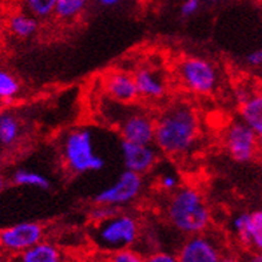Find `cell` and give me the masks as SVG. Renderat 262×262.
<instances>
[{
    "mask_svg": "<svg viewBox=\"0 0 262 262\" xmlns=\"http://www.w3.org/2000/svg\"><path fill=\"white\" fill-rule=\"evenodd\" d=\"M201 118L186 100H174L156 115L154 145L170 158H185L201 139Z\"/></svg>",
    "mask_w": 262,
    "mask_h": 262,
    "instance_id": "6da1fadb",
    "label": "cell"
},
{
    "mask_svg": "<svg viewBox=\"0 0 262 262\" xmlns=\"http://www.w3.org/2000/svg\"><path fill=\"white\" fill-rule=\"evenodd\" d=\"M169 224L183 235L204 233L211 225V210L204 193L194 186H180L165 205Z\"/></svg>",
    "mask_w": 262,
    "mask_h": 262,
    "instance_id": "7a4b0ae2",
    "label": "cell"
},
{
    "mask_svg": "<svg viewBox=\"0 0 262 262\" xmlns=\"http://www.w3.org/2000/svg\"><path fill=\"white\" fill-rule=\"evenodd\" d=\"M59 156L70 174L80 176L104 169L106 161L97 152L94 134L90 128L69 130L59 142Z\"/></svg>",
    "mask_w": 262,
    "mask_h": 262,
    "instance_id": "3957f363",
    "label": "cell"
},
{
    "mask_svg": "<svg viewBox=\"0 0 262 262\" xmlns=\"http://www.w3.org/2000/svg\"><path fill=\"white\" fill-rule=\"evenodd\" d=\"M141 237V224L130 213L119 210L103 221L93 222L90 238L99 252L111 253L133 248Z\"/></svg>",
    "mask_w": 262,
    "mask_h": 262,
    "instance_id": "277c9868",
    "label": "cell"
},
{
    "mask_svg": "<svg viewBox=\"0 0 262 262\" xmlns=\"http://www.w3.org/2000/svg\"><path fill=\"white\" fill-rule=\"evenodd\" d=\"M176 76L181 86L198 97L215 93L220 84V73L211 60L201 56H185L176 64Z\"/></svg>",
    "mask_w": 262,
    "mask_h": 262,
    "instance_id": "5b68a950",
    "label": "cell"
},
{
    "mask_svg": "<svg viewBox=\"0 0 262 262\" xmlns=\"http://www.w3.org/2000/svg\"><path fill=\"white\" fill-rule=\"evenodd\" d=\"M143 177L138 172L126 169L110 186L104 187L94 196V204L108 205L121 209L138 200L143 191Z\"/></svg>",
    "mask_w": 262,
    "mask_h": 262,
    "instance_id": "8992f818",
    "label": "cell"
},
{
    "mask_svg": "<svg viewBox=\"0 0 262 262\" xmlns=\"http://www.w3.org/2000/svg\"><path fill=\"white\" fill-rule=\"evenodd\" d=\"M224 145L237 162H249L259 152V137L239 119L229 123L224 133Z\"/></svg>",
    "mask_w": 262,
    "mask_h": 262,
    "instance_id": "52a82bcc",
    "label": "cell"
},
{
    "mask_svg": "<svg viewBox=\"0 0 262 262\" xmlns=\"http://www.w3.org/2000/svg\"><path fill=\"white\" fill-rule=\"evenodd\" d=\"M45 238V228L39 222H20L0 230V250L19 255Z\"/></svg>",
    "mask_w": 262,
    "mask_h": 262,
    "instance_id": "ba28073f",
    "label": "cell"
},
{
    "mask_svg": "<svg viewBox=\"0 0 262 262\" xmlns=\"http://www.w3.org/2000/svg\"><path fill=\"white\" fill-rule=\"evenodd\" d=\"M118 133L122 141L134 143H154L156 115L145 110L126 111L117 121Z\"/></svg>",
    "mask_w": 262,
    "mask_h": 262,
    "instance_id": "9c48e42d",
    "label": "cell"
},
{
    "mask_svg": "<svg viewBox=\"0 0 262 262\" xmlns=\"http://www.w3.org/2000/svg\"><path fill=\"white\" fill-rule=\"evenodd\" d=\"M177 255L180 262H220L224 258L217 241L206 231L189 235Z\"/></svg>",
    "mask_w": 262,
    "mask_h": 262,
    "instance_id": "30bf717a",
    "label": "cell"
},
{
    "mask_svg": "<svg viewBox=\"0 0 262 262\" xmlns=\"http://www.w3.org/2000/svg\"><path fill=\"white\" fill-rule=\"evenodd\" d=\"M121 152L124 167L141 176L151 171L159 158V150L154 143L143 145L122 141Z\"/></svg>",
    "mask_w": 262,
    "mask_h": 262,
    "instance_id": "8fae6325",
    "label": "cell"
},
{
    "mask_svg": "<svg viewBox=\"0 0 262 262\" xmlns=\"http://www.w3.org/2000/svg\"><path fill=\"white\" fill-rule=\"evenodd\" d=\"M231 230L245 248L262 252V210L238 214L231 221Z\"/></svg>",
    "mask_w": 262,
    "mask_h": 262,
    "instance_id": "7c38bea8",
    "label": "cell"
},
{
    "mask_svg": "<svg viewBox=\"0 0 262 262\" xmlns=\"http://www.w3.org/2000/svg\"><path fill=\"white\" fill-rule=\"evenodd\" d=\"M103 89L107 97L115 103L134 104L139 99V93L134 74L115 70L103 78Z\"/></svg>",
    "mask_w": 262,
    "mask_h": 262,
    "instance_id": "4fadbf2b",
    "label": "cell"
},
{
    "mask_svg": "<svg viewBox=\"0 0 262 262\" xmlns=\"http://www.w3.org/2000/svg\"><path fill=\"white\" fill-rule=\"evenodd\" d=\"M134 79L138 87L139 98L157 102L162 100L167 95V79L162 71H159L156 67H139L134 73Z\"/></svg>",
    "mask_w": 262,
    "mask_h": 262,
    "instance_id": "5bb4252c",
    "label": "cell"
},
{
    "mask_svg": "<svg viewBox=\"0 0 262 262\" xmlns=\"http://www.w3.org/2000/svg\"><path fill=\"white\" fill-rule=\"evenodd\" d=\"M7 28L15 38H32L39 30V19L28 11H15L8 16Z\"/></svg>",
    "mask_w": 262,
    "mask_h": 262,
    "instance_id": "9a60e30c",
    "label": "cell"
},
{
    "mask_svg": "<svg viewBox=\"0 0 262 262\" xmlns=\"http://www.w3.org/2000/svg\"><path fill=\"white\" fill-rule=\"evenodd\" d=\"M239 118L244 123L258 135L262 137V94L253 93L239 106Z\"/></svg>",
    "mask_w": 262,
    "mask_h": 262,
    "instance_id": "2e32d148",
    "label": "cell"
},
{
    "mask_svg": "<svg viewBox=\"0 0 262 262\" xmlns=\"http://www.w3.org/2000/svg\"><path fill=\"white\" fill-rule=\"evenodd\" d=\"M91 0H55L54 17L63 25L75 23L84 15Z\"/></svg>",
    "mask_w": 262,
    "mask_h": 262,
    "instance_id": "e0dca14e",
    "label": "cell"
},
{
    "mask_svg": "<svg viewBox=\"0 0 262 262\" xmlns=\"http://www.w3.org/2000/svg\"><path fill=\"white\" fill-rule=\"evenodd\" d=\"M19 258L21 262H62L63 254L55 244L41 239L36 245L21 253Z\"/></svg>",
    "mask_w": 262,
    "mask_h": 262,
    "instance_id": "ac0fdd59",
    "label": "cell"
},
{
    "mask_svg": "<svg viewBox=\"0 0 262 262\" xmlns=\"http://www.w3.org/2000/svg\"><path fill=\"white\" fill-rule=\"evenodd\" d=\"M21 137L20 119L11 111H0V145L11 147Z\"/></svg>",
    "mask_w": 262,
    "mask_h": 262,
    "instance_id": "d6986e66",
    "label": "cell"
},
{
    "mask_svg": "<svg viewBox=\"0 0 262 262\" xmlns=\"http://www.w3.org/2000/svg\"><path fill=\"white\" fill-rule=\"evenodd\" d=\"M12 182L16 186H27L34 189L49 190L51 187V182L47 177L34 170L28 169H17L12 174Z\"/></svg>",
    "mask_w": 262,
    "mask_h": 262,
    "instance_id": "ffe728a7",
    "label": "cell"
},
{
    "mask_svg": "<svg viewBox=\"0 0 262 262\" xmlns=\"http://www.w3.org/2000/svg\"><path fill=\"white\" fill-rule=\"evenodd\" d=\"M20 83L14 74L7 70L0 69V99L3 102H11L20 94Z\"/></svg>",
    "mask_w": 262,
    "mask_h": 262,
    "instance_id": "44dd1931",
    "label": "cell"
},
{
    "mask_svg": "<svg viewBox=\"0 0 262 262\" xmlns=\"http://www.w3.org/2000/svg\"><path fill=\"white\" fill-rule=\"evenodd\" d=\"M25 7L39 20H46L54 16L55 0H25Z\"/></svg>",
    "mask_w": 262,
    "mask_h": 262,
    "instance_id": "7402d4cb",
    "label": "cell"
},
{
    "mask_svg": "<svg viewBox=\"0 0 262 262\" xmlns=\"http://www.w3.org/2000/svg\"><path fill=\"white\" fill-rule=\"evenodd\" d=\"M159 190L163 193H172L176 191L181 185L180 176L174 171H163L158 176V181H157Z\"/></svg>",
    "mask_w": 262,
    "mask_h": 262,
    "instance_id": "603a6c76",
    "label": "cell"
},
{
    "mask_svg": "<svg viewBox=\"0 0 262 262\" xmlns=\"http://www.w3.org/2000/svg\"><path fill=\"white\" fill-rule=\"evenodd\" d=\"M111 262H142L143 257L133 248H126L108 254Z\"/></svg>",
    "mask_w": 262,
    "mask_h": 262,
    "instance_id": "cb8c5ba5",
    "label": "cell"
},
{
    "mask_svg": "<svg viewBox=\"0 0 262 262\" xmlns=\"http://www.w3.org/2000/svg\"><path fill=\"white\" fill-rule=\"evenodd\" d=\"M119 210H121V209H118V207H114V206L95 204V206L90 210V220L91 222L103 221V220H106V218L114 215V214L118 213Z\"/></svg>",
    "mask_w": 262,
    "mask_h": 262,
    "instance_id": "d4e9b609",
    "label": "cell"
},
{
    "mask_svg": "<svg viewBox=\"0 0 262 262\" xmlns=\"http://www.w3.org/2000/svg\"><path fill=\"white\" fill-rule=\"evenodd\" d=\"M201 7V0H183L181 4L180 12L183 17H190L195 15Z\"/></svg>",
    "mask_w": 262,
    "mask_h": 262,
    "instance_id": "484cf974",
    "label": "cell"
},
{
    "mask_svg": "<svg viewBox=\"0 0 262 262\" xmlns=\"http://www.w3.org/2000/svg\"><path fill=\"white\" fill-rule=\"evenodd\" d=\"M148 262H177L178 255L167 252H157L147 257Z\"/></svg>",
    "mask_w": 262,
    "mask_h": 262,
    "instance_id": "4316f807",
    "label": "cell"
},
{
    "mask_svg": "<svg viewBox=\"0 0 262 262\" xmlns=\"http://www.w3.org/2000/svg\"><path fill=\"white\" fill-rule=\"evenodd\" d=\"M246 62L253 67H259L262 66V50H254L246 56Z\"/></svg>",
    "mask_w": 262,
    "mask_h": 262,
    "instance_id": "83f0119b",
    "label": "cell"
},
{
    "mask_svg": "<svg viewBox=\"0 0 262 262\" xmlns=\"http://www.w3.org/2000/svg\"><path fill=\"white\" fill-rule=\"evenodd\" d=\"M98 2L104 7H114V6H118L121 3L122 0H98Z\"/></svg>",
    "mask_w": 262,
    "mask_h": 262,
    "instance_id": "f1b7e54d",
    "label": "cell"
},
{
    "mask_svg": "<svg viewBox=\"0 0 262 262\" xmlns=\"http://www.w3.org/2000/svg\"><path fill=\"white\" fill-rule=\"evenodd\" d=\"M4 3L8 4V6H19V4L25 3V0H3Z\"/></svg>",
    "mask_w": 262,
    "mask_h": 262,
    "instance_id": "f546056e",
    "label": "cell"
},
{
    "mask_svg": "<svg viewBox=\"0 0 262 262\" xmlns=\"http://www.w3.org/2000/svg\"><path fill=\"white\" fill-rule=\"evenodd\" d=\"M252 261L254 262H262V252H257L252 257Z\"/></svg>",
    "mask_w": 262,
    "mask_h": 262,
    "instance_id": "4dcf8cb0",
    "label": "cell"
},
{
    "mask_svg": "<svg viewBox=\"0 0 262 262\" xmlns=\"http://www.w3.org/2000/svg\"><path fill=\"white\" fill-rule=\"evenodd\" d=\"M4 185H6V181H4L3 176L0 174V189H2V187H4Z\"/></svg>",
    "mask_w": 262,
    "mask_h": 262,
    "instance_id": "1f68e13d",
    "label": "cell"
},
{
    "mask_svg": "<svg viewBox=\"0 0 262 262\" xmlns=\"http://www.w3.org/2000/svg\"><path fill=\"white\" fill-rule=\"evenodd\" d=\"M259 152H262V137L259 138Z\"/></svg>",
    "mask_w": 262,
    "mask_h": 262,
    "instance_id": "d6a6232c",
    "label": "cell"
},
{
    "mask_svg": "<svg viewBox=\"0 0 262 262\" xmlns=\"http://www.w3.org/2000/svg\"><path fill=\"white\" fill-rule=\"evenodd\" d=\"M2 261H4V254L0 252V262H2Z\"/></svg>",
    "mask_w": 262,
    "mask_h": 262,
    "instance_id": "836d02e7",
    "label": "cell"
},
{
    "mask_svg": "<svg viewBox=\"0 0 262 262\" xmlns=\"http://www.w3.org/2000/svg\"><path fill=\"white\" fill-rule=\"evenodd\" d=\"M207 2H214V3H217V2H221V0H207Z\"/></svg>",
    "mask_w": 262,
    "mask_h": 262,
    "instance_id": "e575fe53",
    "label": "cell"
},
{
    "mask_svg": "<svg viewBox=\"0 0 262 262\" xmlns=\"http://www.w3.org/2000/svg\"><path fill=\"white\" fill-rule=\"evenodd\" d=\"M3 103H4V102H3V100H2V99H0V108H2V106H3Z\"/></svg>",
    "mask_w": 262,
    "mask_h": 262,
    "instance_id": "d590c367",
    "label": "cell"
}]
</instances>
